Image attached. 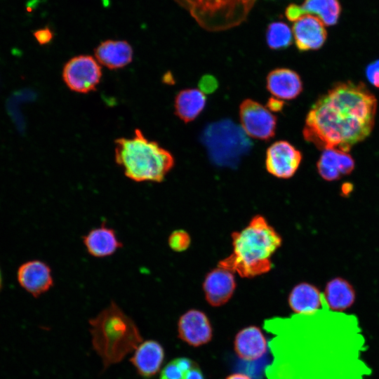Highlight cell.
I'll return each instance as SVG.
<instances>
[{
  "instance_id": "16",
  "label": "cell",
  "mask_w": 379,
  "mask_h": 379,
  "mask_svg": "<svg viewBox=\"0 0 379 379\" xmlns=\"http://www.w3.org/2000/svg\"><path fill=\"white\" fill-rule=\"evenodd\" d=\"M267 91L281 100H293L302 91L300 75L288 68H277L268 73L266 78Z\"/></svg>"
},
{
  "instance_id": "4",
  "label": "cell",
  "mask_w": 379,
  "mask_h": 379,
  "mask_svg": "<svg viewBox=\"0 0 379 379\" xmlns=\"http://www.w3.org/2000/svg\"><path fill=\"white\" fill-rule=\"evenodd\" d=\"M89 324L93 349L105 368L120 362L142 342L135 323L114 301Z\"/></svg>"
},
{
  "instance_id": "13",
  "label": "cell",
  "mask_w": 379,
  "mask_h": 379,
  "mask_svg": "<svg viewBox=\"0 0 379 379\" xmlns=\"http://www.w3.org/2000/svg\"><path fill=\"white\" fill-rule=\"evenodd\" d=\"M18 280L21 286L35 298L47 292L53 285L50 267L36 260L25 262L19 267Z\"/></svg>"
},
{
  "instance_id": "3",
  "label": "cell",
  "mask_w": 379,
  "mask_h": 379,
  "mask_svg": "<svg viewBox=\"0 0 379 379\" xmlns=\"http://www.w3.org/2000/svg\"><path fill=\"white\" fill-rule=\"evenodd\" d=\"M114 145L115 162L133 181L161 182L174 166L172 154L138 128L131 138L116 139Z\"/></svg>"
},
{
  "instance_id": "23",
  "label": "cell",
  "mask_w": 379,
  "mask_h": 379,
  "mask_svg": "<svg viewBox=\"0 0 379 379\" xmlns=\"http://www.w3.org/2000/svg\"><path fill=\"white\" fill-rule=\"evenodd\" d=\"M323 295L328 307L338 312L350 308L356 299L352 285L341 277L331 279L326 285Z\"/></svg>"
},
{
  "instance_id": "28",
  "label": "cell",
  "mask_w": 379,
  "mask_h": 379,
  "mask_svg": "<svg viewBox=\"0 0 379 379\" xmlns=\"http://www.w3.org/2000/svg\"><path fill=\"white\" fill-rule=\"evenodd\" d=\"M366 76L373 86L379 88V60H376L367 65Z\"/></svg>"
},
{
  "instance_id": "27",
  "label": "cell",
  "mask_w": 379,
  "mask_h": 379,
  "mask_svg": "<svg viewBox=\"0 0 379 379\" xmlns=\"http://www.w3.org/2000/svg\"><path fill=\"white\" fill-rule=\"evenodd\" d=\"M218 87V82L215 77L210 74L203 76L199 82V90L204 93H212Z\"/></svg>"
},
{
  "instance_id": "20",
  "label": "cell",
  "mask_w": 379,
  "mask_h": 379,
  "mask_svg": "<svg viewBox=\"0 0 379 379\" xmlns=\"http://www.w3.org/2000/svg\"><path fill=\"white\" fill-rule=\"evenodd\" d=\"M234 345L237 354L246 361L260 358L267 349L265 337L260 328L254 326L241 330L235 337Z\"/></svg>"
},
{
  "instance_id": "15",
  "label": "cell",
  "mask_w": 379,
  "mask_h": 379,
  "mask_svg": "<svg viewBox=\"0 0 379 379\" xmlns=\"http://www.w3.org/2000/svg\"><path fill=\"white\" fill-rule=\"evenodd\" d=\"M82 241L88 253L98 258L111 256L123 246L114 230L105 222L91 229L83 237Z\"/></svg>"
},
{
  "instance_id": "31",
  "label": "cell",
  "mask_w": 379,
  "mask_h": 379,
  "mask_svg": "<svg viewBox=\"0 0 379 379\" xmlns=\"http://www.w3.org/2000/svg\"><path fill=\"white\" fill-rule=\"evenodd\" d=\"M225 379H251L248 375L244 373H234L227 376Z\"/></svg>"
},
{
  "instance_id": "12",
  "label": "cell",
  "mask_w": 379,
  "mask_h": 379,
  "mask_svg": "<svg viewBox=\"0 0 379 379\" xmlns=\"http://www.w3.org/2000/svg\"><path fill=\"white\" fill-rule=\"evenodd\" d=\"M341 13L339 0H304L301 5L291 4L285 11L286 18L294 22L305 14L319 18L326 26L337 23Z\"/></svg>"
},
{
  "instance_id": "26",
  "label": "cell",
  "mask_w": 379,
  "mask_h": 379,
  "mask_svg": "<svg viewBox=\"0 0 379 379\" xmlns=\"http://www.w3.org/2000/svg\"><path fill=\"white\" fill-rule=\"evenodd\" d=\"M190 234L182 230L172 232L168 238L170 248L175 252H182L187 250L190 246Z\"/></svg>"
},
{
  "instance_id": "18",
  "label": "cell",
  "mask_w": 379,
  "mask_h": 379,
  "mask_svg": "<svg viewBox=\"0 0 379 379\" xmlns=\"http://www.w3.org/2000/svg\"><path fill=\"white\" fill-rule=\"evenodd\" d=\"M353 158L345 152L325 149L320 156L317 168L319 175L326 181H333L350 174L354 168Z\"/></svg>"
},
{
  "instance_id": "17",
  "label": "cell",
  "mask_w": 379,
  "mask_h": 379,
  "mask_svg": "<svg viewBox=\"0 0 379 379\" xmlns=\"http://www.w3.org/2000/svg\"><path fill=\"white\" fill-rule=\"evenodd\" d=\"M94 55L100 65L110 69H119L132 62L133 50L125 40L107 39L95 48Z\"/></svg>"
},
{
  "instance_id": "30",
  "label": "cell",
  "mask_w": 379,
  "mask_h": 379,
  "mask_svg": "<svg viewBox=\"0 0 379 379\" xmlns=\"http://www.w3.org/2000/svg\"><path fill=\"white\" fill-rule=\"evenodd\" d=\"M284 102L283 100L277 98L275 97L270 98L266 105V107L271 112H281L284 107Z\"/></svg>"
},
{
  "instance_id": "19",
  "label": "cell",
  "mask_w": 379,
  "mask_h": 379,
  "mask_svg": "<svg viewBox=\"0 0 379 379\" xmlns=\"http://www.w3.org/2000/svg\"><path fill=\"white\" fill-rule=\"evenodd\" d=\"M164 358L162 346L155 340H149L138 345L130 361L141 376L149 378L159 371Z\"/></svg>"
},
{
  "instance_id": "8",
  "label": "cell",
  "mask_w": 379,
  "mask_h": 379,
  "mask_svg": "<svg viewBox=\"0 0 379 379\" xmlns=\"http://www.w3.org/2000/svg\"><path fill=\"white\" fill-rule=\"evenodd\" d=\"M241 126L251 138L269 140L276 133L277 117L265 106L246 99L239 106Z\"/></svg>"
},
{
  "instance_id": "2",
  "label": "cell",
  "mask_w": 379,
  "mask_h": 379,
  "mask_svg": "<svg viewBox=\"0 0 379 379\" xmlns=\"http://www.w3.org/2000/svg\"><path fill=\"white\" fill-rule=\"evenodd\" d=\"M232 253L218 267L241 277L252 278L269 272L271 257L281 244V238L262 215L254 216L242 230L232 234Z\"/></svg>"
},
{
  "instance_id": "11",
  "label": "cell",
  "mask_w": 379,
  "mask_h": 379,
  "mask_svg": "<svg viewBox=\"0 0 379 379\" xmlns=\"http://www.w3.org/2000/svg\"><path fill=\"white\" fill-rule=\"evenodd\" d=\"M179 338L190 345L199 347L212 338V328L201 311L190 310L183 314L178 324Z\"/></svg>"
},
{
  "instance_id": "14",
  "label": "cell",
  "mask_w": 379,
  "mask_h": 379,
  "mask_svg": "<svg viewBox=\"0 0 379 379\" xmlns=\"http://www.w3.org/2000/svg\"><path fill=\"white\" fill-rule=\"evenodd\" d=\"M203 288L207 302L213 307L226 303L236 288L233 272L218 267L206 277Z\"/></svg>"
},
{
  "instance_id": "29",
  "label": "cell",
  "mask_w": 379,
  "mask_h": 379,
  "mask_svg": "<svg viewBox=\"0 0 379 379\" xmlns=\"http://www.w3.org/2000/svg\"><path fill=\"white\" fill-rule=\"evenodd\" d=\"M33 36L38 44L43 46L48 44L52 41L54 34L48 26H46L43 28L35 30L33 32Z\"/></svg>"
},
{
  "instance_id": "22",
  "label": "cell",
  "mask_w": 379,
  "mask_h": 379,
  "mask_svg": "<svg viewBox=\"0 0 379 379\" xmlns=\"http://www.w3.org/2000/svg\"><path fill=\"white\" fill-rule=\"evenodd\" d=\"M206 104V98L199 89L185 88L179 91L175 98V114L187 124L194 121L201 114Z\"/></svg>"
},
{
  "instance_id": "7",
  "label": "cell",
  "mask_w": 379,
  "mask_h": 379,
  "mask_svg": "<svg viewBox=\"0 0 379 379\" xmlns=\"http://www.w3.org/2000/svg\"><path fill=\"white\" fill-rule=\"evenodd\" d=\"M62 77L71 91L88 93L95 91L100 84L102 68L95 57L79 55L70 58L65 64Z\"/></svg>"
},
{
  "instance_id": "10",
  "label": "cell",
  "mask_w": 379,
  "mask_h": 379,
  "mask_svg": "<svg viewBox=\"0 0 379 379\" xmlns=\"http://www.w3.org/2000/svg\"><path fill=\"white\" fill-rule=\"evenodd\" d=\"M292 32L300 51L317 50L325 43L327 32L325 25L317 16L305 14L293 22Z\"/></svg>"
},
{
  "instance_id": "25",
  "label": "cell",
  "mask_w": 379,
  "mask_h": 379,
  "mask_svg": "<svg viewBox=\"0 0 379 379\" xmlns=\"http://www.w3.org/2000/svg\"><path fill=\"white\" fill-rule=\"evenodd\" d=\"M293 32L289 26L281 21L270 23L266 31L267 46L272 50H282L291 46Z\"/></svg>"
},
{
  "instance_id": "1",
  "label": "cell",
  "mask_w": 379,
  "mask_h": 379,
  "mask_svg": "<svg viewBox=\"0 0 379 379\" xmlns=\"http://www.w3.org/2000/svg\"><path fill=\"white\" fill-rule=\"evenodd\" d=\"M375 95L361 82H340L319 97L308 112L302 135L319 149L348 152L371 133Z\"/></svg>"
},
{
  "instance_id": "21",
  "label": "cell",
  "mask_w": 379,
  "mask_h": 379,
  "mask_svg": "<svg viewBox=\"0 0 379 379\" xmlns=\"http://www.w3.org/2000/svg\"><path fill=\"white\" fill-rule=\"evenodd\" d=\"M288 303L296 314H312L319 310L325 300L323 294L316 286L308 283H301L292 289Z\"/></svg>"
},
{
  "instance_id": "5",
  "label": "cell",
  "mask_w": 379,
  "mask_h": 379,
  "mask_svg": "<svg viewBox=\"0 0 379 379\" xmlns=\"http://www.w3.org/2000/svg\"><path fill=\"white\" fill-rule=\"evenodd\" d=\"M241 126L230 119L208 124L201 135L210 159L221 166H237L247 154L252 142Z\"/></svg>"
},
{
  "instance_id": "6",
  "label": "cell",
  "mask_w": 379,
  "mask_h": 379,
  "mask_svg": "<svg viewBox=\"0 0 379 379\" xmlns=\"http://www.w3.org/2000/svg\"><path fill=\"white\" fill-rule=\"evenodd\" d=\"M198 25L211 32L239 25L248 17L256 0H175Z\"/></svg>"
},
{
  "instance_id": "9",
  "label": "cell",
  "mask_w": 379,
  "mask_h": 379,
  "mask_svg": "<svg viewBox=\"0 0 379 379\" xmlns=\"http://www.w3.org/2000/svg\"><path fill=\"white\" fill-rule=\"evenodd\" d=\"M302 153L289 142L279 140L266 151L265 167L271 175L283 179L291 178L302 161Z\"/></svg>"
},
{
  "instance_id": "33",
  "label": "cell",
  "mask_w": 379,
  "mask_h": 379,
  "mask_svg": "<svg viewBox=\"0 0 379 379\" xmlns=\"http://www.w3.org/2000/svg\"><path fill=\"white\" fill-rule=\"evenodd\" d=\"M1 287V272H0V289Z\"/></svg>"
},
{
  "instance_id": "32",
  "label": "cell",
  "mask_w": 379,
  "mask_h": 379,
  "mask_svg": "<svg viewBox=\"0 0 379 379\" xmlns=\"http://www.w3.org/2000/svg\"><path fill=\"white\" fill-rule=\"evenodd\" d=\"M352 190V185L348 182L343 184L341 188L342 193L345 195L347 194L350 193Z\"/></svg>"
},
{
  "instance_id": "24",
  "label": "cell",
  "mask_w": 379,
  "mask_h": 379,
  "mask_svg": "<svg viewBox=\"0 0 379 379\" xmlns=\"http://www.w3.org/2000/svg\"><path fill=\"white\" fill-rule=\"evenodd\" d=\"M160 379H204L199 366L192 360L180 357L170 361L162 370Z\"/></svg>"
}]
</instances>
